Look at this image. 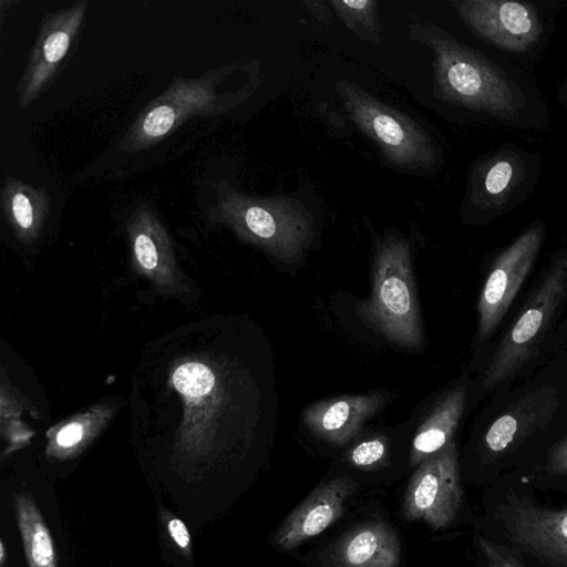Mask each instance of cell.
<instances>
[{
    "instance_id": "1",
    "label": "cell",
    "mask_w": 567,
    "mask_h": 567,
    "mask_svg": "<svg viewBox=\"0 0 567 567\" xmlns=\"http://www.w3.org/2000/svg\"><path fill=\"white\" fill-rule=\"evenodd\" d=\"M411 37L433 54L435 95L456 106L515 124L527 109L522 87L481 52L433 23L411 24Z\"/></svg>"
},
{
    "instance_id": "2",
    "label": "cell",
    "mask_w": 567,
    "mask_h": 567,
    "mask_svg": "<svg viewBox=\"0 0 567 567\" xmlns=\"http://www.w3.org/2000/svg\"><path fill=\"white\" fill-rule=\"evenodd\" d=\"M355 313L389 341L419 348L423 330L416 302L411 248L403 238L388 237L377 248L370 298Z\"/></svg>"
},
{
    "instance_id": "3",
    "label": "cell",
    "mask_w": 567,
    "mask_h": 567,
    "mask_svg": "<svg viewBox=\"0 0 567 567\" xmlns=\"http://www.w3.org/2000/svg\"><path fill=\"white\" fill-rule=\"evenodd\" d=\"M567 300V247L557 251L519 316L496 347L483 375L494 390L532 361Z\"/></svg>"
},
{
    "instance_id": "4",
    "label": "cell",
    "mask_w": 567,
    "mask_h": 567,
    "mask_svg": "<svg viewBox=\"0 0 567 567\" xmlns=\"http://www.w3.org/2000/svg\"><path fill=\"white\" fill-rule=\"evenodd\" d=\"M492 524L525 561L538 567H567V507L539 504L513 487L492 492Z\"/></svg>"
},
{
    "instance_id": "5",
    "label": "cell",
    "mask_w": 567,
    "mask_h": 567,
    "mask_svg": "<svg viewBox=\"0 0 567 567\" xmlns=\"http://www.w3.org/2000/svg\"><path fill=\"white\" fill-rule=\"evenodd\" d=\"M539 171L538 155L512 143L481 156L467 177L462 215L484 225L509 213L529 195Z\"/></svg>"
},
{
    "instance_id": "6",
    "label": "cell",
    "mask_w": 567,
    "mask_h": 567,
    "mask_svg": "<svg viewBox=\"0 0 567 567\" xmlns=\"http://www.w3.org/2000/svg\"><path fill=\"white\" fill-rule=\"evenodd\" d=\"M343 107L357 127L381 150L385 159L404 172L431 168L437 152L415 121L348 81L336 84Z\"/></svg>"
},
{
    "instance_id": "7",
    "label": "cell",
    "mask_w": 567,
    "mask_h": 567,
    "mask_svg": "<svg viewBox=\"0 0 567 567\" xmlns=\"http://www.w3.org/2000/svg\"><path fill=\"white\" fill-rule=\"evenodd\" d=\"M224 208L228 220L244 238L280 261H297L312 244L313 218L295 198H259L231 193Z\"/></svg>"
},
{
    "instance_id": "8",
    "label": "cell",
    "mask_w": 567,
    "mask_h": 567,
    "mask_svg": "<svg viewBox=\"0 0 567 567\" xmlns=\"http://www.w3.org/2000/svg\"><path fill=\"white\" fill-rule=\"evenodd\" d=\"M545 226L535 221L494 259L477 302V340H487L506 315L542 249Z\"/></svg>"
},
{
    "instance_id": "9",
    "label": "cell",
    "mask_w": 567,
    "mask_h": 567,
    "mask_svg": "<svg viewBox=\"0 0 567 567\" xmlns=\"http://www.w3.org/2000/svg\"><path fill=\"white\" fill-rule=\"evenodd\" d=\"M463 503L457 450L452 441L424 460L411 476L402 513L408 520H422L432 529L449 526Z\"/></svg>"
},
{
    "instance_id": "10",
    "label": "cell",
    "mask_w": 567,
    "mask_h": 567,
    "mask_svg": "<svg viewBox=\"0 0 567 567\" xmlns=\"http://www.w3.org/2000/svg\"><path fill=\"white\" fill-rule=\"evenodd\" d=\"M452 6L476 34L508 52L529 50L543 33L538 11L529 2L461 0Z\"/></svg>"
},
{
    "instance_id": "11",
    "label": "cell",
    "mask_w": 567,
    "mask_h": 567,
    "mask_svg": "<svg viewBox=\"0 0 567 567\" xmlns=\"http://www.w3.org/2000/svg\"><path fill=\"white\" fill-rule=\"evenodd\" d=\"M357 488L351 477H337L316 488L282 522L275 534V544L293 549L322 533L343 513L344 502Z\"/></svg>"
},
{
    "instance_id": "12",
    "label": "cell",
    "mask_w": 567,
    "mask_h": 567,
    "mask_svg": "<svg viewBox=\"0 0 567 567\" xmlns=\"http://www.w3.org/2000/svg\"><path fill=\"white\" fill-rule=\"evenodd\" d=\"M383 402L381 393L340 395L311 404L305 410L302 420L316 436L342 445L357 435Z\"/></svg>"
},
{
    "instance_id": "13",
    "label": "cell",
    "mask_w": 567,
    "mask_h": 567,
    "mask_svg": "<svg viewBox=\"0 0 567 567\" xmlns=\"http://www.w3.org/2000/svg\"><path fill=\"white\" fill-rule=\"evenodd\" d=\"M331 558L337 567H399L401 547L388 524L370 522L347 533Z\"/></svg>"
},
{
    "instance_id": "14",
    "label": "cell",
    "mask_w": 567,
    "mask_h": 567,
    "mask_svg": "<svg viewBox=\"0 0 567 567\" xmlns=\"http://www.w3.org/2000/svg\"><path fill=\"white\" fill-rule=\"evenodd\" d=\"M466 401L464 388L451 390L417 429L411 445L410 464L416 466L452 442Z\"/></svg>"
},
{
    "instance_id": "15",
    "label": "cell",
    "mask_w": 567,
    "mask_h": 567,
    "mask_svg": "<svg viewBox=\"0 0 567 567\" xmlns=\"http://www.w3.org/2000/svg\"><path fill=\"white\" fill-rule=\"evenodd\" d=\"M13 507L29 567H56L51 534L31 494H16Z\"/></svg>"
},
{
    "instance_id": "16",
    "label": "cell",
    "mask_w": 567,
    "mask_h": 567,
    "mask_svg": "<svg viewBox=\"0 0 567 567\" xmlns=\"http://www.w3.org/2000/svg\"><path fill=\"white\" fill-rule=\"evenodd\" d=\"M328 4L359 38L380 43L381 25L375 0H333Z\"/></svg>"
},
{
    "instance_id": "17",
    "label": "cell",
    "mask_w": 567,
    "mask_h": 567,
    "mask_svg": "<svg viewBox=\"0 0 567 567\" xmlns=\"http://www.w3.org/2000/svg\"><path fill=\"white\" fill-rule=\"evenodd\" d=\"M173 383L182 394L188 398H200L212 391L215 377L207 365L188 362L175 370Z\"/></svg>"
},
{
    "instance_id": "18",
    "label": "cell",
    "mask_w": 567,
    "mask_h": 567,
    "mask_svg": "<svg viewBox=\"0 0 567 567\" xmlns=\"http://www.w3.org/2000/svg\"><path fill=\"white\" fill-rule=\"evenodd\" d=\"M388 456V441L383 436H374L361 441L348 452V461L355 467L373 470L380 467Z\"/></svg>"
},
{
    "instance_id": "19",
    "label": "cell",
    "mask_w": 567,
    "mask_h": 567,
    "mask_svg": "<svg viewBox=\"0 0 567 567\" xmlns=\"http://www.w3.org/2000/svg\"><path fill=\"white\" fill-rule=\"evenodd\" d=\"M478 548L487 567H527L518 554L501 542L476 536Z\"/></svg>"
},
{
    "instance_id": "20",
    "label": "cell",
    "mask_w": 567,
    "mask_h": 567,
    "mask_svg": "<svg viewBox=\"0 0 567 567\" xmlns=\"http://www.w3.org/2000/svg\"><path fill=\"white\" fill-rule=\"evenodd\" d=\"M71 28L56 29L49 33L42 44V63L44 72L63 59L69 50Z\"/></svg>"
},
{
    "instance_id": "21",
    "label": "cell",
    "mask_w": 567,
    "mask_h": 567,
    "mask_svg": "<svg viewBox=\"0 0 567 567\" xmlns=\"http://www.w3.org/2000/svg\"><path fill=\"white\" fill-rule=\"evenodd\" d=\"M177 118L176 111L169 105L153 107L144 117L142 130L145 136L157 138L168 133Z\"/></svg>"
},
{
    "instance_id": "22",
    "label": "cell",
    "mask_w": 567,
    "mask_h": 567,
    "mask_svg": "<svg viewBox=\"0 0 567 567\" xmlns=\"http://www.w3.org/2000/svg\"><path fill=\"white\" fill-rule=\"evenodd\" d=\"M134 252L138 264L147 271L158 267L159 251L152 236L138 233L134 238Z\"/></svg>"
},
{
    "instance_id": "23",
    "label": "cell",
    "mask_w": 567,
    "mask_h": 567,
    "mask_svg": "<svg viewBox=\"0 0 567 567\" xmlns=\"http://www.w3.org/2000/svg\"><path fill=\"white\" fill-rule=\"evenodd\" d=\"M10 210L22 229H29L34 223V207L29 196L23 192H16L10 199Z\"/></svg>"
},
{
    "instance_id": "24",
    "label": "cell",
    "mask_w": 567,
    "mask_h": 567,
    "mask_svg": "<svg viewBox=\"0 0 567 567\" xmlns=\"http://www.w3.org/2000/svg\"><path fill=\"white\" fill-rule=\"evenodd\" d=\"M83 433V425L79 422L69 423L58 432L55 443L62 450H71L82 441Z\"/></svg>"
},
{
    "instance_id": "25",
    "label": "cell",
    "mask_w": 567,
    "mask_h": 567,
    "mask_svg": "<svg viewBox=\"0 0 567 567\" xmlns=\"http://www.w3.org/2000/svg\"><path fill=\"white\" fill-rule=\"evenodd\" d=\"M547 471L551 474H567V437L551 449Z\"/></svg>"
},
{
    "instance_id": "26",
    "label": "cell",
    "mask_w": 567,
    "mask_h": 567,
    "mask_svg": "<svg viewBox=\"0 0 567 567\" xmlns=\"http://www.w3.org/2000/svg\"><path fill=\"white\" fill-rule=\"evenodd\" d=\"M166 527L174 543L185 553H189L190 535L183 520L172 517L166 522Z\"/></svg>"
},
{
    "instance_id": "27",
    "label": "cell",
    "mask_w": 567,
    "mask_h": 567,
    "mask_svg": "<svg viewBox=\"0 0 567 567\" xmlns=\"http://www.w3.org/2000/svg\"><path fill=\"white\" fill-rule=\"evenodd\" d=\"M307 9L321 22L326 23L330 20L331 12L327 8V3L322 1H305Z\"/></svg>"
},
{
    "instance_id": "28",
    "label": "cell",
    "mask_w": 567,
    "mask_h": 567,
    "mask_svg": "<svg viewBox=\"0 0 567 567\" xmlns=\"http://www.w3.org/2000/svg\"><path fill=\"white\" fill-rule=\"evenodd\" d=\"M559 101L565 105L567 109V80L564 82V84L560 87L559 92Z\"/></svg>"
},
{
    "instance_id": "29",
    "label": "cell",
    "mask_w": 567,
    "mask_h": 567,
    "mask_svg": "<svg viewBox=\"0 0 567 567\" xmlns=\"http://www.w3.org/2000/svg\"><path fill=\"white\" fill-rule=\"evenodd\" d=\"M6 547L3 540L0 542V567H4Z\"/></svg>"
}]
</instances>
